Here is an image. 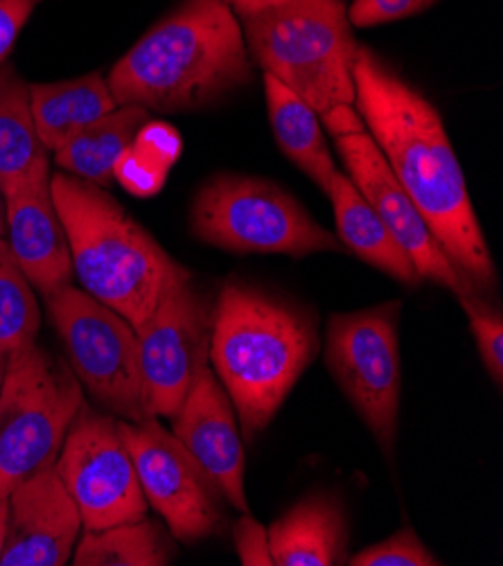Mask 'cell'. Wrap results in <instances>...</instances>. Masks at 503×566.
<instances>
[{
    "instance_id": "9a60e30c",
    "label": "cell",
    "mask_w": 503,
    "mask_h": 566,
    "mask_svg": "<svg viewBox=\"0 0 503 566\" xmlns=\"http://www.w3.org/2000/svg\"><path fill=\"white\" fill-rule=\"evenodd\" d=\"M172 433L190 451L235 511L249 513L244 492V442L229 392L217 381L210 364L201 368L177 416Z\"/></svg>"
},
{
    "instance_id": "7c38bea8",
    "label": "cell",
    "mask_w": 503,
    "mask_h": 566,
    "mask_svg": "<svg viewBox=\"0 0 503 566\" xmlns=\"http://www.w3.org/2000/svg\"><path fill=\"white\" fill-rule=\"evenodd\" d=\"M214 305L195 277L167 292L136 329L145 407L154 418H175L197 375L208 366Z\"/></svg>"
},
{
    "instance_id": "d4e9b609",
    "label": "cell",
    "mask_w": 503,
    "mask_h": 566,
    "mask_svg": "<svg viewBox=\"0 0 503 566\" xmlns=\"http://www.w3.org/2000/svg\"><path fill=\"white\" fill-rule=\"evenodd\" d=\"M461 307L468 314L470 332L476 342L479 355L490 379L501 388L503 381V316L499 310L485 305L479 296H461Z\"/></svg>"
},
{
    "instance_id": "30bf717a",
    "label": "cell",
    "mask_w": 503,
    "mask_h": 566,
    "mask_svg": "<svg viewBox=\"0 0 503 566\" xmlns=\"http://www.w3.org/2000/svg\"><path fill=\"white\" fill-rule=\"evenodd\" d=\"M54 470L80 507L84 531L147 517V499L116 416L84 402L66 433Z\"/></svg>"
},
{
    "instance_id": "52a82bcc",
    "label": "cell",
    "mask_w": 503,
    "mask_h": 566,
    "mask_svg": "<svg viewBox=\"0 0 503 566\" xmlns=\"http://www.w3.org/2000/svg\"><path fill=\"white\" fill-rule=\"evenodd\" d=\"M84 402L71 366L39 344L8 357L0 392V496L54 465Z\"/></svg>"
},
{
    "instance_id": "d6a6232c",
    "label": "cell",
    "mask_w": 503,
    "mask_h": 566,
    "mask_svg": "<svg viewBox=\"0 0 503 566\" xmlns=\"http://www.w3.org/2000/svg\"><path fill=\"white\" fill-rule=\"evenodd\" d=\"M0 238H6V212H3V195H0Z\"/></svg>"
},
{
    "instance_id": "836d02e7",
    "label": "cell",
    "mask_w": 503,
    "mask_h": 566,
    "mask_svg": "<svg viewBox=\"0 0 503 566\" xmlns=\"http://www.w3.org/2000/svg\"><path fill=\"white\" fill-rule=\"evenodd\" d=\"M32 3H34V6H39V3H41V0H32Z\"/></svg>"
},
{
    "instance_id": "ba28073f",
    "label": "cell",
    "mask_w": 503,
    "mask_h": 566,
    "mask_svg": "<svg viewBox=\"0 0 503 566\" xmlns=\"http://www.w3.org/2000/svg\"><path fill=\"white\" fill-rule=\"evenodd\" d=\"M43 303L71 370L95 405L118 420H145L149 413L132 323L75 285Z\"/></svg>"
},
{
    "instance_id": "277c9868",
    "label": "cell",
    "mask_w": 503,
    "mask_h": 566,
    "mask_svg": "<svg viewBox=\"0 0 503 566\" xmlns=\"http://www.w3.org/2000/svg\"><path fill=\"white\" fill-rule=\"evenodd\" d=\"M50 192L82 290L125 316L134 329L151 316L167 292L195 277L106 188L57 169L50 175Z\"/></svg>"
},
{
    "instance_id": "8992f818",
    "label": "cell",
    "mask_w": 503,
    "mask_h": 566,
    "mask_svg": "<svg viewBox=\"0 0 503 566\" xmlns=\"http://www.w3.org/2000/svg\"><path fill=\"white\" fill-rule=\"evenodd\" d=\"M190 229L197 240L238 255L342 253L344 247L281 186L244 175H219L195 197Z\"/></svg>"
},
{
    "instance_id": "f546056e",
    "label": "cell",
    "mask_w": 503,
    "mask_h": 566,
    "mask_svg": "<svg viewBox=\"0 0 503 566\" xmlns=\"http://www.w3.org/2000/svg\"><path fill=\"white\" fill-rule=\"evenodd\" d=\"M238 17H247L273 6H281V3H290V0H223Z\"/></svg>"
},
{
    "instance_id": "5bb4252c",
    "label": "cell",
    "mask_w": 503,
    "mask_h": 566,
    "mask_svg": "<svg viewBox=\"0 0 503 566\" xmlns=\"http://www.w3.org/2000/svg\"><path fill=\"white\" fill-rule=\"evenodd\" d=\"M0 566H64L84 531L80 507L54 465L23 479L10 494Z\"/></svg>"
},
{
    "instance_id": "4316f807",
    "label": "cell",
    "mask_w": 503,
    "mask_h": 566,
    "mask_svg": "<svg viewBox=\"0 0 503 566\" xmlns=\"http://www.w3.org/2000/svg\"><path fill=\"white\" fill-rule=\"evenodd\" d=\"M438 0H353L348 8V21L357 28H377L388 25L409 17H416Z\"/></svg>"
},
{
    "instance_id": "5b68a950",
    "label": "cell",
    "mask_w": 503,
    "mask_h": 566,
    "mask_svg": "<svg viewBox=\"0 0 503 566\" xmlns=\"http://www.w3.org/2000/svg\"><path fill=\"white\" fill-rule=\"evenodd\" d=\"M238 19L251 62L307 102L318 118L355 106L359 43L344 0H290Z\"/></svg>"
},
{
    "instance_id": "44dd1931",
    "label": "cell",
    "mask_w": 503,
    "mask_h": 566,
    "mask_svg": "<svg viewBox=\"0 0 503 566\" xmlns=\"http://www.w3.org/2000/svg\"><path fill=\"white\" fill-rule=\"evenodd\" d=\"M264 97L277 147L283 149V154L305 177H310L323 192H327L339 167L334 163L325 143L318 113L271 75H264Z\"/></svg>"
},
{
    "instance_id": "cb8c5ba5",
    "label": "cell",
    "mask_w": 503,
    "mask_h": 566,
    "mask_svg": "<svg viewBox=\"0 0 503 566\" xmlns=\"http://www.w3.org/2000/svg\"><path fill=\"white\" fill-rule=\"evenodd\" d=\"M41 310L34 287L17 264L6 238H0V355L36 344Z\"/></svg>"
},
{
    "instance_id": "ffe728a7",
    "label": "cell",
    "mask_w": 503,
    "mask_h": 566,
    "mask_svg": "<svg viewBox=\"0 0 503 566\" xmlns=\"http://www.w3.org/2000/svg\"><path fill=\"white\" fill-rule=\"evenodd\" d=\"M149 113L138 104H118L104 118L95 120L54 151V165L82 181L108 188L116 167L134 145L138 132L149 123Z\"/></svg>"
},
{
    "instance_id": "484cf974",
    "label": "cell",
    "mask_w": 503,
    "mask_h": 566,
    "mask_svg": "<svg viewBox=\"0 0 503 566\" xmlns=\"http://www.w3.org/2000/svg\"><path fill=\"white\" fill-rule=\"evenodd\" d=\"M353 566H438V557L422 544L411 526L400 528L384 542L348 557Z\"/></svg>"
},
{
    "instance_id": "6da1fadb",
    "label": "cell",
    "mask_w": 503,
    "mask_h": 566,
    "mask_svg": "<svg viewBox=\"0 0 503 566\" xmlns=\"http://www.w3.org/2000/svg\"><path fill=\"white\" fill-rule=\"evenodd\" d=\"M355 108L440 249L479 292H490L496 269L438 108L364 45L355 60Z\"/></svg>"
},
{
    "instance_id": "ac0fdd59",
    "label": "cell",
    "mask_w": 503,
    "mask_h": 566,
    "mask_svg": "<svg viewBox=\"0 0 503 566\" xmlns=\"http://www.w3.org/2000/svg\"><path fill=\"white\" fill-rule=\"evenodd\" d=\"M325 195L332 201L334 219H337V240L344 249L405 285H418L420 275L413 262L346 172L339 169L334 175Z\"/></svg>"
},
{
    "instance_id": "1f68e13d",
    "label": "cell",
    "mask_w": 503,
    "mask_h": 566,
    "mask_svg": "<svg viewBox=\"0 0 503 566\" xmlns=\"http://www.w3.org/2000/svg\"><path fill=\"white\" fill-rule=\"evenodd\" d=\"M6 368H8V357L0 355V392H3V381H6Z\"/></svg>"
},
{
    "instance_id": "3957f363",
    "label": "cell",
    "mask_w": 503,
    "mask_h": 566,
    "mask_svg": "<svg viewBox=\"0 0 503 566\" xmlns=\"http://www.w3.org/2000/svg\"><path fill=\"white\" fill-rule=\"evenodd\" d=\"M314 355L316 327L301 310L238 280L221 287L208 364L229 392L244 438L269 427Z\"/></svg>"
},
{
    "instance_id": "83f0119b",
    "label": "cell",
    "mask_w": 503,
    "mask_h": 566,
    "mask_svg": "<svg viewBox=\"0 0 503 566\" xmlns=\"http://www.w3.org/2000/svg\"><path fill=\"white\" fill-rule=\"evenodd\" d=\"M235 553L244 566H273L269 533L249 513L235 524Z\"/></svg>"
},
{
    "instance_id": "4fadbf2b",
    "label": "cell",
    "mask_w": 503,
    "mask_h": 566,
    "mask_svg": "<svg viewBox=\"0 0 503 566\" xmlns=\"http://www.w3.org/2000/svg\"><path fill=\"white\" fill-rule=\"evenodd\" d=\"M346 163L348 177L388 226L390 235L413 262L420 280H431L457 298L479 296L472 280L450 260L429 231L420 210L402 190L398 179L366 129L334 138Z\"/></svg>"
},
{
    "instance_id": "603a6c76",
    "label": "cell",
    "mask_w": 503,
    "mask_h": 566,
    "mask_svg": "<svg viewBox=\"0 0 503 566\" xmlns=\"http://www.w3.org/2000/svg\"><path fill=\"white\" fill-rule=\"evenodd\" d=\"M175 557V535L149 517L84 531L73 551L75 566H167Z\"/></svg>"
},
{
    "instance_id": "9c48e42d",
    "label": "cell",
    "mask_w": 503,
    "mask_h": 566,
    "mask_svg": "<svg viewBox=\"0 0 503 566\" xmlns=\"http://www.w3.org/2000/svg\"><path fill=\"white\" fill-rule=\"evenodd\" d=\"M400 301L327 321L325 366L375 436L384 457L394 454L402 395Z\"/></svg>"
},
{
    "instance_id": "7402d4cb",
    "label": "cell",
    "mask_w": 503,
    "mask_h": 566,
    "mask_svg": "<svg viewBox=\"0 0 503 566\" xmlns=\"http://www.w3.org/2000/svg\"><path fill=\"white\" fill-rule=\"evenodd\" d=\"M50 151L36 134L30 84L14 66H0V195L50 169Z\"/></svg>"
},
{
    "instance_id": "d6986e66",
    "label": "cell",
    "mask_w": 503,
    "mask_h": 566,
    "mask_svg": "<svg viewBox=\"0 0 503 566\" xmlns=\"http://www.w3.org/2000/svg\"><path fill=\"white\" fill-rule=\"evenodd\" d=\"M30 106L39 138L54 154L118 102L102 73H88L66 82L30 84Z\"/></svg>"
},
{
    "instance_id": "f1b7e54d",
    "label": "cell",
    "mask_w": 503,
    "mask_h": 566,
    "mask_svg": "<svg viewBox=\"0 0 503 566\" xmlns=\"http://www.w3.org/2000/svg\"><path fill=\"white\" fill-rule=\"evenodd\" d=\"M32 0H0V66L8 62V56L34 12Z\"/></svg>"
},
{
    "instance_id": "7a4b0ae2",
    "label": "cell",
    "mask_w": 503,
    "mask_h": 566,
    "mask_svg": "<svg viewBox=\"0 0 503 566\" xmlns=\"http://www.w3.org/2000/svg\"><path fill=\"white\" fill-rule=\"evenodd\" d=\"M253 62L223 0H184L129 48L106 82L118 104L188 113L247 86Z\"/></svg>"
},
{
    "instance_id": "4dcf8cb0",
    "label": "cell",
    "mask_w": 503,
    "mask_h": 566,
    "mask_svg": "<svg viewBox=\"0 0 503 566\" xmlns=\"http://www.w3.org/2000/svg\"><path fill=\"white\" fill-rule=\"evenodd\" d=\"M8 513H10V499L0 496V557H3L6 537H8Z\"/></svg>"
},
{
    "instance_id": "2e32d148",
    "label": "cell",
    "mask_w": 503,
    "mask_h": 566,
    "mask_svg": "<svg viewBox=\"0 0 503 566\" xmlns=\"http://www.w3.org/2000/svg\"><path fill=\"white\" fill-rule=\"evenodd\" d=\"M6 242L30 285L45 301L75 280L62 217L50 192V169L3 192Z\"/></svg>"
},
{
    "instance_id": "e0dca14e",
    "label": "cell",
    "mask_w": 503,
    "mask_h": 566,
    "mask_svg": "<svg viewBox=\"0 0 503 566\" xmlns=\"http://www.w3.org/2000/svg\"><path fill=\"white\" fill-rule=\"evenodd\" d=\"M266 533L273 566H334L348 559V520L327 494H307Z\"/></svg>"
},
{
    "instance_id": "8fae6325",
    "label": "cell",
    "mask_w": 503,
    "mask_h": 566,
    "mask_svg": "<svg viewBox=\"0 0 503 566\" xmlns=\"http://www.w3.org/2000/svg\"><path fill=\"white\" fill-rule=\"evenodd\" d=\"M140 490L177 542H199L227 531L223 494L158 418L118 420Z\"/></svg>"
}]
</instances>
